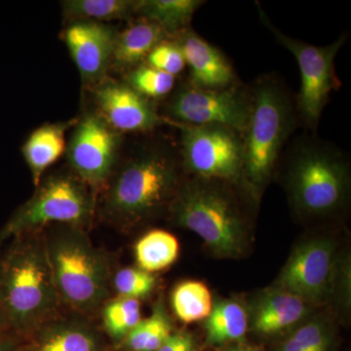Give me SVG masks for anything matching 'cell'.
<instances>
[{"label": "cell", "mask_w": 351, "mask_h": 351, "mask_svg": "<svg viewBox=\"0 0 351 351\" xmlns=\"http://www.w3.org/2000/svg\"><path fill=\"white\" fill-rule=\"evenodd\" d=\"M186 177L179 145L164 141L145 143L108 182L101 219L125 232L145 225L168 213Z\"/></svg>", "instance_id": "cell-1"}, {"label": "cell", "mask_w": 351, "mask_h": 351, "mask_svg": "<svg viewBox=\"0 0 351 351\" xmlns=\"http://www.w3.org/2000/svg\"><path fill=\"white\" fill-rule=\"evenodd\" d=\"M228 351H260V350H254V348H230V350H228Z\"/></svg>", "instance_id": "cell-34"}, {"label": "cell", "mask_w": 351, "mask_h": 351, "mask_svg": "<svg viewBox=\"0 0 351 351\" xmlns=\"http://www.w3.org/2000/svg\"><path fill=\"white\" fill-rule=\"evenodd\" d=\"M166 39L170 38L158 25L140 19L117 34L112 64L120 71H130L145 64L152 49Z\"/></svg>", "instance_id": "cell-19"}, {"label": "cell", "mask_w": 351, "mask_h": 351, "mask_svg": "<svg viewBox=\"0 0 351 351\" xmlns=\"http://www.w3.org/2000/svg\"><path fill=\"white\" fill-rule=\"evenodd\" d=\"M203 0H137L136 15L162 29L170 38L191 27Z\"/></svg>", "instance_id": "cell-20"}, {"label": "cell", "mask_w": 351, "mask_h": 351, "mask_svg": "<svg viewBox=\"0 0 351 351\" xmlns=\"http://www.w3.org/2000/svg\"><path fill=\"white\" fill-rule=\"evenodd\" d=\"M96 195L73 171H60L43 177L32 197L14 212L0 230V243L53 225L89 230L96 215Z\"/></svg>", "instance_id": "cell-7"}, {"label": "cell", "mask_w": 351, "mask_h": 351, "mask_svg": "<svg viewBox=\"0 0 351 351\" xmlns=\"http://www.w3.org/2000/svg\"><path fill=\"white\" fill-rule=\"evenodd\" d=\"M249 198L255 199L243 186L186 176L167 214L176 226L196 233L215 255L239 258L246 251Z\"/></svg>", "instance_id": "cell-4"}, {"label": "cell", "mask_w": 351, "mask_h": 351, "mask_svg": "<svg viewBox=\"0 0 351 351\" xmlns=\"http://www.w3.org/2000/svg\"><path fill=\"white\" fill-rule=\"evenodd\" d=\"M177 78L149 64H143L128 71L125 82L138 93L156 101L166 99L173 93L177 87Z\"/></svg>", "instance_id": "cell-28"}, {"label": "cell", "mask_w": 351, "mask_h": 351, "mask_svg": "<svg viewBox=\"0 0 351 351\" xmlns=\"http://www.w3.org/2000/svg\"><path fill=\"white\" fill-rule=\"evenodd\" d=\"M278 172L291 206L302 218L334 216L348 205L350 156L317 133L304 131L291 138L277 164Z\"/></svg>", "instance_id": "cell-2"}, {"label": "cell", "mask_w": 351, "mask_h": 351, "mask_svg": "<svg viewBox=\"0 0 351 351\" xmlns=\"http://www.w3.org/2000/svg\"><path fill=\"white\" fill-rule=\"evenodd\" d=\"M248 329V315L239 302L225 300L217 302L205 322L207 343L223 345L243 339Z\"/></svg>", "instance_id": "cell-21"}, {"label": "cell", "mask_w": 351, "mask_h": 351, "mask_svg": "<svg viewBox=\"0 0 351 351\" xmlns=\"http://www.w3.org/2000/svg\"><path fill=\"white\" fill-rule=\"evenodd\" d=\"M22 339L11 332L0 335V351H21Z\"/></svg>", "instance_id": "cell-32"}, {"label": "cell", "mask_w": 351, "mask_h": 351, "mask_svg": "<svg viewBox=\"0 0 351 351\" xmlns=\"http://www.w3.org/2000/svg\"><path fill=\"white\" fill-rule=\"evenodd\" d=\"M101 328L115 346H119L140 321V301L129 298L108 299L100 309Z\"/></svg>", "instance_id": "cell-25"}, {"label": "cell", "mask_w": 351, "mask_h": 351, "mask_svg": "<svg viewBox=\"0 0 351 351\" xmlns=\"http://www.w3.org/2000/svg\"><path fill=\"white\" fill-rule=\"evenodd\" d=\"M93 88L96 112L119 133H151L166 123L156 101L126 82L106 77Z\"/></svg>", "instance_id": "cell-13"}, {"label": "cell", "mask_w": 351, "mask_h": 351, "mask_svg": "<svg viewBox=\"0 0 351 351\" xmlns=\"http://www.w3.org/2000/svg\"><path fill=\"white\" fill-rule=\"evenodd\" d=\"M117 34L105 23L88 20L73 21L64 29V43L84 84L94 87L107 77Z\"/></svg>", "instance_id": "cell-14"}, {"label": "cell", "mask_w": 351, "mask_h": 351, "mask_svg": "<svg viewBox=\"0 0 351 351\" xmlns=\"http://www.w3.org/2000/svg\"><path fill=\"white\" fill-rule=\"evenodd\" d=\"M172 39L181 47L189 69L186 80L191 86L221 90L242 82L225 53L193 31V27Z\"/></svg>", "instance_id": "cell-15"}, {"label": "cell", "mask_w": 351, "mask_h": 351, "mask_svg": "<svg viewBox=\"0 0 351 351\" xmlns=\"http://www.w3.org/2000/svg\"><path fill=\"white\" fill-rule=\"evenodd\" d=\"M307 304L302 298L278 288L258 300L252 325L260 334H278L304 319L309 311Z\"/></svg>", "instance_id": "cell-17"}, {"label": "cell", "mask_w": 351, "mask_h": 351, "mask_svg": "<svg viewBox=\"0 0 351 351\" xmlns=\"http://www.w3.org/2000/svg\"><path fill=\"white\" fill-rule=\"evenodd\" d=\"M249 85L251 110L243 133L244 180L256 200L276 174L277 164L299 127V115L287 84L276 73H263Z\"/></svg>", "instance_id": "cell-5"}, {"label": "cell", "mask_w": 351, "mask_h": 351, "mask_svg": "<svg viewBox=\"0 0 351 351\" xmlns=\"http://www.w3.org/2000/svg\"><path fill=\"white\" fill-rule=\"evenodd\" d=\"M7 332H10V329H9L8 321H7L3 306H2L1 302H0V335Z\"/></svg>", "instance_id": "cell-33"}, {"label": "cell", "mask_w": 351, "mask_h": 351, "mask_svg": "<svg viewBox=\"0 0 351 351\" xmlns=\"http://www.w3.org/2000/svg\"><path fill=\"white\" fill-rule=\"evenodd\" d=\"M46 253L63 306L90 317L100 311L112 294V265L97 248L87 230L53 225L43 230Z\"/></svg>", "instance_id": "cell-6"}, {"label": "cell", "mask_w": 351, "mask_h": 351, "mask_svg": "<svg viewBox=\"0 0 351 351\" xmlns=\"http://www.w3.org/2000/svg\"><path fill=\"white\" fill-rule=\"evenodd\" d=\"M172 332V322L160 300L151 316L141 320L117 348L125 351H157Z\"/></svg>", "instance_id": "cell-23"}, {"label": "cell", "mask_w": 351, "mask_h": 351, "mask_svg": "<svg viewBox=\"0 0 351 351\" xmlns=\"http://www.w3.org/2000/svg\"><path fill=\"white\" fill-rule=\"evenodd\" d=\"M121 135L97 112L76 119L66 156L71 171L96 193L107 186L117 169Z\"/></svg>", "instance_id": "cell-11"}, {"label": "cell", "mask_w": 351, "mask_h": 351, "mask_svg": "<svg viewBox=\"0 0 351 351\" xmlns=\"http://www.w3.org/2000/svg\"><path fill=\"white\" fill-rule=\"evenodd\" d=\"M171 304L176 316L184 323L205 319L213 309L211 293L199 281L178 284L171 295Z\"/></svg>", "instance_id": "cell-26"}, {"label": "cell", "mask_w": 351, "mask_h": 351, "mask_svg": "<svg viewBox=\"0 0 351 351\" xmlns=\"http://www.w3.org/2000/svg\"><path fill=\"white\" fill-rule=\"evenodd\" d=\"M336 245L318 239L297 247L278 278V288L302 298L306 302H322L332 288Z\"/></svg>", "instance_id": "cell-12"}, {"label": "cell", "mask_w": 351, "mask_h": 351, "mask_svg": "<svg viewBox=\"0 0 351 351\" xmlns=\"http://www.w3.org/2000/svg\"><path fill=\"white\" fill-rule=\"evenodd\" d=\"M251 110L249 85L241 82L221 90L198 89L186 80L180 83L165 101V121L189 125L221 124L243 135Z\"/></svg>", "instance_id": "cell-10"}, {"label": "cell", "mask_w": 351, "mask_h": 351, "mask_svg": "<svg viewBox=\"0 0 351 351\" xmlns=\"http://www.w3.org/2000/svg\"><path fill=\"white\" fill-rule=\"evenodd\" d=\"M166 123L179 131L178 145L186 176L232 182L248 191L244 180L243 136L240 132L221 124Z\"/></svg>", "instance_id": "cell-9"}, {"label": "cell", "mask_w": 351, "mask_h": 351, "mask_svg": "<svg viewBox=\"0 0 351 351\" xmlns=\"http://www.w3.org/2000/svg\"><path fill=\"white\" fill-rule=\"evenodd\" d=\"M156 286V276L140 267H123L112 274V289L115 291L117 297L140 301L152 295Z\"/></svg>", "instance_id": "cell-29"}, {"label": "cell", "mask_w": 351, "mask_h": 351, "mask_svg": "<svg viewBox=\"0 0 351 351\" xmlns=\"http://www.w3.org/2000/svg\"><path fill=\"white\" fill-rule=\"evenodd\" d=\"M152 68L178 77L186 69L181 47L175 39H166L149 53L145 63Z\"/></svg>", "instance_id": "cell-30"}, {"label": "cell", "mask_w": 351, "mask_h": 351, "mask_svg": "<svg viewBox=\"0 0 351 351\" xmlns=\"http://www.w3.org/2000/svg\"><path fill=\"white\" fill-rule=\"evenodd\" d=\"M180 245L170 232L151 230L135 245V258L141 269L154 274L167 269L179 256Z\"/></svg>", "instance_id": "cell-22"}, {"label": "cell", "mask_w": 351, "mask_h": 351, "mask_svg": "<svg viewBox=\"0 0 351 351\" xmlns=\"http://www.w3.org/2000/svg\"><path fill=\"white\" fill-rule=\"evenodd\" d=\"M261 22L276 39L295 57L301 73V86L295 95V107L300 123L304 131L317 133L318 125L325 108L330 103L332 92L341 89L335 62L337 55L348 43L350 34L343 32L337 40L325 46H316L300 39L291 38L281 32L256 2Z\"/></svg>", "instance_id": "cell-8"}, {"label": "cell", "mask_w": 351, "mask_h": 351, "mask_svg": "<svg viewBox=\"0 0 351 351\" xmlns=\"http://www.w3.org/2000/svg\"><path fill=\"white\" fill-rule=\"evenodd\" d=\"M0 302L21 339L62 313L43 230L14 237L0 250Z\"/></svg>", "instance_id": "cell-3"}, {"label": "cell", "mask_w": 351, "mask_h": 351, "mask_svg": "<svg viewBox=\"0 0 351 351\" xmlns=\"http://www.w3.org/2000/svg\"><path fill=\"white\" fill-rule=\"evenodd\" d=\"M21 351H108V346L88 317L61 313L23 338Z\"/></svg>", "instance_id": "cell-16"}, {"label": "cell", "mask_w": 351, "mask_h": 351, "mask_svg": "<svg viewBox=\"0 0 351 351\" xmlns=\"http://www.w3.org/2000/svg\"><path fill=\"white\" fill-rule=\"evenodd\" d=\"M75 122L76 119H73L44 124L32 132L25 141L22 152L31 170L34 186H38L46 170L66 152V132Z\"/></svg>", "instance_id": "cell-18"}, {"label": "cell", "mask_w": 351, "mask_h": 351, "mask_svg": "<svg viewBox=\"0 0 351 351\" xmlns=\"http://www.w3.org/2000/svg\"><path fill=\"white\" fill-rule=\"evenodd\" d=\"M157 351H196L195 341L188 332H172Z\"/></svg>", "instance_id": "cell-31"}, {"label": "cell", "mask_w": 351, "mask_h": 351, "mask_svg": "<svg viewBox=\"0 0 351 351\" xmlns=\"http://www.w3.org/2000/svg\"><path fill=\"white\" fill-rule=\"evenodd\" d=\"M331 325L324 318H314L283 341L279 351H332Z\"/></svg>", "instance_id": "cell-27"}, {"label": "cell", "mask_w": 351, "mask_h": 351, "mask_svg": "<svg viewBox=\"0 0 351 351\" xmlns=\"http://www.w3.org/2000/svg\"><path fill=\"white\" fill-rule=\"evenodd\" d=\"M137 0H66L62 2L64 15L73 21L129 20L136 15Z\"/></svg>", "instance_id": "cell-24"}]
</instances>
